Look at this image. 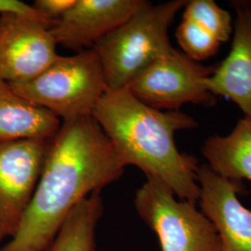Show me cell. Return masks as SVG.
<instances>
[{"label": "cell", "mask_w": 251, "mask_h": 251, "mask_svg": "<svg viewBox=\"0 0 251 251\" xmlns=\"http://www.w3.org/2000/svg\"><path fill=\"white\" fill-rule=\"evenodd\" d=\"M24 97L45 108L62 122L92 117L108 91L99 57L93 49L75 55H59L30 80L9 83Z\"/></svg>", "instance_id": "obj_4"}, {"label": "cell", "mask_w": 251, "mask_h": 251, "mask_svg": "<svg viewBox=\"0 0 251 251\" xmlns=\"http://www.w3.org/2000/svg\"><path fill=\"white\" fill-rule=\"evenodd\" d=\"M75 3V0H36L32 6L46 20L56 24Z\"/></svg>", "instance_id": "obj_17"}, {"label": "cell", "mask_w": 251, "mask_h": 251, "mask_svg": "<svg viewBox=\"0 0 251 251\" xmlns=\"http://www.w3.org/2000/svg\"><path fill=\"white\" fill-rule=\"evenodd\" d=\"M235 11L231 50L225 60L216 64L206 85L215 97L231 100L242 111L251 115V1L231 2Z\"/></svg>", "instance_id": "obj_11"}, {"label": "cell", "mask_w": 251, "mask_h": 251, "mask_svg": "<svg viewBox=\"0 0 251 251\" xmlns=\"http://www.w3.org/2000/svg\"><path fill=\"white\" fill-rule=\"evenodd\" d=\"M186 3L172 0L153 5L144 1L130 18L93 47L108 90L126 89L149 65L175 50L169 29Z\"/></svg>", "instance_id": "obj_3"}, {"label": "cell", "mask_w": 251, "mask_h": 251, "mask_svg": "<svg viewBox=\"0 0 251 251\" xmlns=\"http://www.w3.org/2000/svg\"><path fill=\"white\" fill-rule=\"evenodd\" d=\"M97 121L124 166L161 180L180 200L198 204V160L177 148L175 133L198 122L180 111L148 106L126 90H108L95 108Z\"/></svg>", "instance_id": "obj_2"}, {"label": "cell", "mask_w": 251, "mask_h": 251, "mask_svg": "<svg viewBox=\"0 0 251 251\" xmlns=\"http://www.w3.org/2000/svg\"><path fill=\"white\" fill-rule=\"evenodd\" d=\"M144 0H75L50 29L57 45L80 52L124 24Z\"/></svg>", "instance_id": "obj_10"}, {"label": "cell", "mask_w": 251, "mask_h": 251, "mask_svg": "<svg viewBox=\"0 0 251 251\" xmlns=\"http://www.w3.org/2000/svg\"><path fill=\"white\" fill-rule=\"evenodd\" d=\"M176 38L183 54L198 63L214 56L222 44L206 29L187 19L179 24Z\"/></svg>", "instance_id": "obj_16"}, {"label": "cell", "mask_w": 251, "mask_h": 251, "mask_svg": "<svg viewBox=\"0 0 251 251\" xmlns=\"http://www.w3.org/2000/svg\"><path fill=\"white\" fill-rule=\"evenodd\" d=\"M136 211L158 237L161 251H222L215 227L197 204L180 200L161 180L146 177L136 191Z\"/></svg>", "instance_id": "obj_5"}, {"label": "cell", "mask_w": 251, "mask_h": 251, "mask_svg": "<svg viewBox=\"0 0 251 251\" xmlns=\"http://www.w3.org/2000/svg\"><path fill=\"white\" fill-rule=\"evenodd\" d=\"M52 24L41 17L18 13L0 15V78L8 83L30 80L55 59L57 43Z\"/></svg>", "instance_id": "obj_8"}, {"label": "cell", "mask_w": 251, "mask_h": 251, "mask_svg": "<svg viewBox=\"0 0 251 251\" xmlns=\"http://www.w3.org/2000/svg\"><path fill=\"white\" fill-rule=\"evenodd\" d=\"M206 165L225 179L251 182V115L239 119L226 136L214 135L202 147Z\"/></svg>", "instance_id": "obj_13"}, {"label": "cell", "mask_w": 251, "mask_h": 251, "mask_svg": "<svg viewBox=\"0 0 251 251\" xmlns=\"http://www.w3.org/2000/svg\"><path fill=\"white\" fill-rule=\"evenodd\" d=\"M198 203L219 234L222 251H251V209L238 198L241 182L225 179L206 164L198 166Z\"/></svg>", "instance_id": "obj_9"}, {"label": "cell", "mask_w": 251, "mask_h": 251, "mask_svg": "<svg viewBox=\"0 0 251 251\" xmlns=\"http://www.w3.org/2000/svg\"><path fill=\"white\" fill-rule=\"evenodd\" d=\"M50 140L0 143V243L13 238L30 205Z\"/></svg>", "instance_id": "obj_7"}, {"label": "cell", "mask_w": 251, "mask_h": 251, "mask_svg": "<svg viewBox=\"0 0 251 251\" xmlns=\"http://www.w3.org/2000/svg\"><path fill=\"white\" fill-rule=\"evenodd\" d=\"M4 13H18L45 19L33 8L32 5L19 0H0V15Z\"/></svg>", "instance_id": "obj_18"}, {"label": "cell", "mask_w": 251, "mask_h": 251, "mask_svg": "<svg viewBox=\"0 0 251 251\" xmlns=\"http://www.w3.org/2000/svg\"><path fill=\"white\" fill-rule=\"evenodd\" d=\"M215 66L203 65L174 50L149 65L126 89L161 111H179L186 103L212 106L217 97L207 90L206 81Z\"/></svg>", "instance_id": "obj_6"}, {"label": "cell", "mask_w": 251, "mask_h": 251, "mask_svg": "<svg viewBox=\"0 0 251 251\" xmlns=\"http://www.w3.org/2000/svg\"><path fill=\"white\" fill-rule=\"evenodd\" d=\"M182 19H187L206 29L221 42L225 43L233 36V21L230 12L221 8L213 0L187 1Z\"/></svg>", "instance_id": "obj_15"}, {"label": "cell", "mask_w": 251, "mask_h": 251, "mask_svg": "<svg viewBox=\"0 0 251 251\" xmlns=\"http://www.w3.org/2000/svg\"><path fill=\"white\" fill-rule=\"evenodd\" d=\"M62 121L45 108L20 96L0 78V143L50 140Z\"/></svg>", "instance_id": "obj_12"}, {"label": "cell", "mask_w": 251, "mask_h": 251, "mask_svg": "<svg viewBox=\"0 0 251 251\" xmlns=\"http://www.w3.org/2000/svg\"><path fill=\"white\" fill-rule=\"evenodd\" d=\"M125 166L93 117L63 122L50 140L18 232L0 251H46L84 198L119 179Z\"/></svg>", "instance_id": "obj_1"}, {"label": "cell", "mask_w": 251, "mask_h": 251, "mask_svg": "<svg viewBox=\"0 0 251 251\" xmlns=\"http://www.w3.org/2000/svg\"><path fill=\"white\" fill-rule=\"evenodd\" d=\"M102 211L100 192L84 198L67 217L46 251H95V232Z\"/></svg>", "instance_id": "obj_14"}]
</instances>
